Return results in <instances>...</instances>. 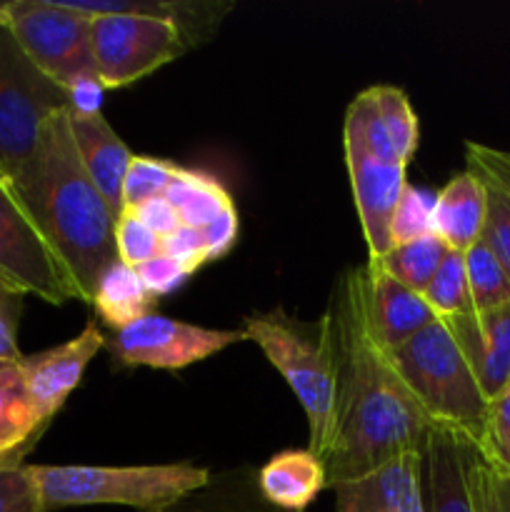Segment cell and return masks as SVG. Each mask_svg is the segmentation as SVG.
<instances>
[{"label":"cell","mask_w":510,"mask_h":512,"mask_svg":"<svg viewBox=\"0 0 510 512\" xmlns=\"http://www.w3.org/2000/svg\"><path fill=\"white\" fill-rule=\"evenodd\" d=\"M325 310L333 320L338 353L335 435L325 458L328 488H333L365 478L403 455H423L435 425L375 338L368 268L345 270Z\"/></svg>","instance_id":"6da1fadb"},{"label":"cell","mask_w":510,"mask_h":512,"mask_svg":"<svg viewBox=\"0 0 510 512\" xmlns=\"http://www.w3.org/2000/svg\"><path fill=\"white\" fill-rule=\"evenodd\" d=\"M10 183L68 270L80 303L93 305L98 280L118 260V213L80 160L68 108L48 118L33 155Z\"/></svg>","instance_id":"7a4b0ae2"},{"label":"cell","mask_w":510,"mask_h":512,"mask_svg":"<svg viewBox=\"0 0 510 512\" xmlns=\"http://www.w3.org/2000/svg\"><path fill=\"white\" fill-rule=\"evenodd\" d=\"M245 340H253L268 363L283 375L308 418V450L325 463L335 435L338 410V353L333 320L325 310L320 320L305 323L283 308L253 313L243 323Z\"/></svg>","instance_id":"3957f363"},{"label":"cell","mask_w":510,"mask_h":512,"mask_svg":"<svg viewBox=\"0 0 510 512\" xmlns=\"http://www.w3.org/2000/svg\"><path fill=\"white\" fill-rule=\"evenodd\" d=\"M45 512L83 505H123L138 512H168L210 483L193 463L165 465H30Z\"/></svg>","instance_id":"277c9868"},{"label":"cell","mask_w":510,"mask_h":512,"mask_svg":"<svg viewBox=\"0 0 510 512\" xmlns=\"http://www.w3.org/2000/svg\"><path fill=\"white\" fill-rule=\"evenodd\" d=\"M388 355L435 428L450 430L473 445L480 443L488 400L445 320H433Z\"/></svg>","instance_id":"5b68a950"},{"label":"cell","mask_w":510,"mask_h":512,"mask_svg":"<svg viewBox=\"0 0 510 512\" xmlns=\"http://www.w3.org/2000/svg\"><path fill=\"white\" fill-rule=\"evenodd\" d=\"M343 150L368 255L378 260L390 250V220L408 188V163L395 150L370 88L345 110Z\"/></svg>","instance_id":"8992f818"},{"label":"cell","mask_w":510,"mask_h":512,"mask_svg":"<svg viewBox=\"0 0 510 512\" xmlns=\"http://www.w3.org/2000/svg\"><path fill=\"white\" fill-rule=\"evenodd\" d=\"M68 108V93L40 73L8 28H0V175L13 180L33 155L43 125Z\"/></svg>","instance_id":"52a82bcc"},{"label":"cell","mask_w":510,"mask_h":512,"mask_svg":"<svg viewBox=\"0 0 510 512\" xmlns=\"http://www.w3.org/2000/svg\"><path fill=\"white\" fill-rule=\"evenodd\" d=\"M10 35L30 63L68 90L95 70L93 18L70 10L63 0H10L3 3Z\"/></svg>","instance_id":"ba28073f"},{"label":"cell","mask_w":510,"mask_h":512,"mask_svg":"<svg viewBox=\"0 0 510 512\" xmlns=\"http://www.w3.org/2000/svg\"><path fill=\"white\" fill-rule=\"evenodd\" d=\"M0 288L18 298L35 295L48 305L78 300L68 270L5 175H0Z\"/></svg>","instance_id":"9c48e42d"},{"label":"cell","mask_w":510,"mask_h":512,"mask_svg":"<svg viewBox=\"0 0 510 512\" xmlns=\"http://www.w3.org/2000/svg\"><path fill=\"white\" fill-rule=\"evenodd\" d=\"M173 23L133 13L93 18V58L105 90L125 88L188 53Z\"/></svg>","instance_id":"30bf717a"},{"label":"cell","mask_w":510,"mask_h":512,"mask_svg":"<svg viewBox=\"0 0 510 512\" xmlns=\"http://www.w3.org/2000/svg\"><path fill=\"white\" fill-rule=\"evenodd\" d=\"M243 340V330H213L150 313L130 323L128 328L115 330L105 340V348L120 365L128 368L183 370Z\"/></svg>","instance_id":"8fae6325"},{"label":"cell","mask_w":510,"mask_h":512,"mask_svg":"<svg viewBox=\"0 0 510 512\" xmlns=\"http://www.w3.org/2000/svg\"><path fill=\"white\" fill-rule=\"evenodd\" d=\"M103 345V333L95 320H90L75 338L43 350V353L23 355L20 368H23L25 388L45 423L50 425V420L60 413L65 400L83 380L88 363Z\"/></svg>","instance_id":"7c38bea8"},{"label":"cell","mask_w":510,"mask_h":512,"mask_svg":"<svg viewBox=\"0 0 510 512\" xmlns=\"http://www.w3.org/2000/svg\"><path fill=\"white\" fill-rule=\"evenodd\" d=\"M443 320V318H440ZM463 350L485 400L510 385V303L488 313H470L445 320Z\"/></svg>","instance_id":"4fadbf2b"},{"label":"cell","mask_w":510,"mask_h":512,"mask_svg":"<svg viewBox=\"0 0 510 512\" xmlns=\"http://www.w3.org/2000/svg\"><path fill=\"white\" fill-rule=\"evenodd\" d=\"M368 313L373 333L385 353H393L428 328L435 318L425 298L390 278L380 265L368 263Z\"/></svg>","instance_id":"5bb4252c"},{"label":"cell","mask_w":510,"mask_h":512,"mask_svg":"<svg viewBox=\"0 0 510 512\" xmlns=\"http://www.w3.org/2000/svg\"><path fill=\"white\" fill-rule=\"evenodd\" d=\"M63 5L88 18L133 13L165 20L180 30L188 48L213 38L225 15L235 8L230 0H63Z\"/></svg>","instance_id":"9a60e30c"},{"label":"cell","mask_w":510,"mask_h":512,"mask_svg":"<svg viewBox=\"0 0 510 512\" xmlns=\"http://www.w3.org/2000/svg\"><path fill=\"white\" fill-rule=\"evenodd\" d=\"M70 113V110H68ZM70 130L78 145L80 160L88 170L90 180L98 185L100 193L110 203L115 213L123 210V183L133 153L125 140L110 128L103 113L73 115L70 113Z\"/></svg>","instance_id":"2e32d148"},{"label":"cell","mask_w":510,"mask_h":512,"mask_svg":"<svg viewBox=\"0 0 510 512\" xmlns=\"http://www.w3.org/2000/svg\"><path fill=\"white\" fill-rule=\"evenodd\" d=\"M468 440L433 428L423 453L425 512H475L465 470Z\"/></svg>","instance_id":"e0dca14e"},{"label":"cell","mask_w":510,"mask_h":512,"mask_svg":"<svg viewBox=\"0 0 510 512\" xmlns=\"http://www.w3.org/2000/svg\"><path fill=\"white\" fill-rule=\"evenodd\" d=\"M485 228V190L483 183L468 168L455 173L435 193L433 233L448 245V250L465 253L483 238Z\"/></svg>","instance_id":"ac0fdd59"},{"label":"cell","mask_w":510,"mask_h":512,"mask_svg":"<svg viewBox=\"0 0 510 512\" xmlns=\"http://www.w3.org/2000/svg\"><path fill=\"white\" fill-rule=\"evenodd\" d=\"M20 360H0V465H23L48 428L25 388Z\"/></svg>","instance_id":"d6986e66"},{"label":"cell","mask_w":510,"mask_h":512,"mask_svg":"<svg viewBox=\"0 0 510 512\" xmlns=\"http://www.w3.org/2000/svg\"><path fill=\"white\" fill-rule=\"evenodd\" d=\"M258 488L275 508L303 512L328 488L325 463L310 450H283L260 468Z\"/></svg>","instance_id":"ffe728a7"},{"label":"cell","mask_w":510,"mask_h":512,"mask_svg":"<svg viewBox=\"0 0 510 512\" xmlns=\"http://www.w3.org/2000/svg\"><path fill=\"white\" fill-rule=\"evenodd\" d=\"M155 303H158V298L145 288L138 270L128 268L120 260H115L105 270L93 295L95 313L113 333L153 313Z\"/></svg>","instance_id":"44dd1931"},{"label":"cell","mask_w":510,"mask_h":512,"mask_svg":"<svg viewBox=\"0 0 510 512\" xmlns=\"http://www.w3.org/2000/svg\"><path fill=\"white\" fill-rule=\"evenodd\" d=\"M403 455L365 478L333 485L335 512H403V488L410 458Z\"/></svg>","instance_id":"7402d4cb"},{"label":"cell","mask_w":510,"mask_h":512,"mask_svg":"<svg viewBox=\"0 0 510 512\" xmlns=\"http://www.w3.org/2000/svg\"><path fill=\"white\" fill-rule=\"evenodd\" d=\"M165 200L175 208L180 225L195 230H203L220 213L235 205L218 178L203 173V170L190 168H180L175 173L173 183L165 190Z\"/></svg>","instance_id":"603a6c76"},{"label":"cell","mask_w":510,"mask_h":512,"mask_svg":"<svg viewBox=\"0 0 510 512\" xmlns=\"http://www.w3.org/2000/svg\"><path fill=\"white\" fill-rule=\"evenodd\" d=\"M445 255H448V245L435 233H428L423 238L410 240V243L393 245L383 258L368 260V263L380 265L390 278L423 295L443 265Z\"/></svg>","instance_id":"cb8c5ba5"},{"label":"cell","mask_w":510,"mask_h":512,"mask_svg":"<svg viewBox=\"0 0 510 512\" xmlns=\"http://www.w3.org/2000/svg\"><path fill=\"white\" fill-rule=\"evenodd\" d=\"M465 275H468L470 303L473 313H488V310L503 308L510 303V275L503 268L493 250L478 240L473 248L463 253Z\"/></svg>","instance_id":"d4e9b609"},{"label":"cell","mask_w":510,"mask_h":512,"mask_svg":"<svg viewBox=\"0 0 510 512\" xmlns=\"http://www.w3.org/2000/svg\"><path fill=\"white\" fill-rule=\"evenodd\" d=\"M468 170L483 183L485 190V228L480 240L493 250L510 275V188L483 165L468 160Z\"/></svg>","instance_id":"484cf974"},{"label":"cell","mask_w":510,"mask_h":512,"mask_svg":"<svg viewBox=\"0 0 510 512\" xmlns=\"http://www.w3.org/2000/svg\"><path fill=\"white\" fill-rule=\"evenodd\" d=\"M425 303L435 313V318H460V315L473 313L470 303L468 275H465V258L458 250H448L443 265L430 280V285L423 293Z\"/></svg>","instance_id":"4316f807"},{"label":"cell","mask_w":510,"mask_h":512,"mask_svg":"<svg viewBox=\"0 0 510 512\" xmlns=\"http://www.w3.org/2000/svg\"><path fill=\"white\" fill-rule=\"evenodd\" d=\"M370 93H373L375 108H378L380 120H383L395 150L405 163H410V158L418 150L420 125L408 93L403 88H395V85H373Z\"/></svg>","instance_id":"83f0119b"},{"label":"cell","mask_w":510,"mask_h":512,"mask_svg":"<svg viewBox=\"0 0 510 512\" xmlns=\"http://www.w3.org/2000/svg\"><path fill=\"white\" fill-rule=\"evenodd\" d=\"M465 470L475 512H510V478L498 473L473 443L465 448Z\"/></svg>","instance_id":"f1b7e54d"},{"label":"cell","mask_w":510,"mask_h":512,"mask_svg":"<svg viewBox=\"0 0 510 512\" xmlns=\"http://www.w3.org/2000/svg\"><path fill=\"white\" fill-rule=\"evenodd\" d=\"M180 165L170 163L165 158H153V155H133L125 173L123 183V210L135 208L150 198L165 195L168 185L173 183Z\"/></svg>","instance_id":"f546056e"},{"label":"cell","mask_w":510,"mask_h":512,"mask_svg":"<svg viewBox=\"0 0 510 512\" xmlns=\"http://www.w3.org/2000/svg\"><path fill=\"white\" fill-rule=\"evenodd\" d=\"M475 448L498 473L510 478V385L488 403L483 438Z\"/></svg>","instance_id":"4dcf8cb0"},{"label":"cell","mask_w":510,"mask_h":512,"mask_svg":"<svg viewBox=\"0 0 510 512\" xmlns=\"http://www.w3.org/2000/svg\"><path fill=\"white\" fill-rule=\"evenodd\" d=\"M433 203L435 195L408 183L390 220V248L433 233Z\"/></svg>","instance_id":"1f68e13d"},{"label":"cell","mask_w":510,"mask_h":512,"mask_svg":"<svg viewBox=\"0 0 510 512\" xmlns=\"http://www.w3.org/2000/svg\"><path fill=\"white\" fill-rule=\"evenodd\" d=\"M115 250H118L120 263L128 268H140L160 255V238L130 210H120L115 218Z\"/></svg>","instance_id":"d6a6232c"},{"label":"cell","mask_w":510,"mask_h":512,"mask_svg":"<svg viewBox=\"0 0 510 512\" xmlns=\"http://www.w3.org/2000/svg\"><path fill=\"white\" fill-rule=\"evenodd\" d=\"M0 512H45L30 465H0Z\"/></svg>","instance_id":"836d02e7"},{"label":"cell","mask_w":510,"mask_h":512,"mask_svg":"<svg viewBox=\"0 0 510 512\" xmlns=\"http://www.w3.org/2000/svg\"><path fill=\"white\" fill-rule=\"evenodd\" d=\"M160 253L173 258L188 275L208 265V250H205L203 233L195 228H185V225H180L173 235L160 240Z\"/></svg>","instance_id":"e575fe53"},{"label":"cell","mask_w":510,"mask_h":512,"mask_svg":"<svg viewBox=\"0 0 510 512\" xmlns=\"http://www.w3.org/2000/svg\"><path fill=\"white\" fill-rule=\"evenodd\" d=\"M135 270H138L140 280H143L145 288H148L155 298H163V295L175 293V290L190 278V275L185 273L173 258H168V255L163 253L155 255L153 260H148V263H143Z\"/></svg>","instance_id":"d590c367"},{"label":"cell","mask_w":510,"mask_h":512,"mask_svg":"<svg viewBox=\"0 0 510 512\" xmlns=\"http://www.w3.org/2000/svg\"><path fill=\"white\" fill-rule=\"evenodd\" d=\"M238 230H240V220H238V210H235V205L225 210V213H220L213 223L205 225V228L200 230L205 240V250H208V263L220 260L223 255H228L230 250H233L235 240H238Z\"/></svg>","instance_id":"8d00e7d4"},{"label":"cell","mask_w":510,"mask_h":512,"mask_svg":"<svg viewBox=\"0 0 510 512\" xmlns=\"http://www.w3.org/2000/svg\"><path fill=\"white\" fill-rule=\"evenodd\" d=\"M130 213H133L140 223L148 225L160 240L168 238V235H173L175 230L180 228L178 213H175L173 205L165 200V195H160V198H150L145 200V203L135 205V208H130Z\"/></svg>","instance_id":"74e56055"},{"label":"cell","mask_w":510,"mask_h":512,"mask_svg":"<svg viewBox=\"0 0 510 512\" xmlns=\"http://www.w3.org/2000/svg\"><path fill=\"white\" fill-rule=\"evenodd\" d=\"M18 295L0 288V360H20L23 353L18 348Z\"/></svg>","instance_id":"f35d334b"},{"label":"cell","mask_w":510,"mask_h":512,"mask_svg":"<svg viewBox=\"0 0 510 512\" xmlns=\"http://www.w3.org/2000/svg\"><path fill=\"white\" fill-rule=\"evenodd\" d=\"M68 110L73 115H95L103 113V83H100L98 73L83 75L75 80L68 90Z\"/></svg>","instance_id":"ab89813d"},{"label":"cell","mask_w":510,"mask_h":512,"mask_svg":"<svg viewBox=\"0 0 510 512\" xmlns=\"http://www.w3.org/2000/svg\"><path fill=\"white\" fill-rule=\"evenodd\" d=\"M465 160H470V163H478V165H483V168H488L490 173L498 175V178L503 180V183L510 188V153H505V150L488 148V145H480V143H473V140H468V143H465Z\"/></svg>","instance_id":"60d3db41"},{"label":"cell","mask_w":510,"mask_h":512,"mask_svg":"<svg viewBox=\"0 0 510 512\" xmlns=\"http://www.w3.org/2000/svg\"><path fill=\"white\" fill-rule=\"evenodd\" d=\"M5 25H8V15H5L3 3H0V28H5Z\"/></svg>","instance_id":"b9f144b4"}]
</instances>
